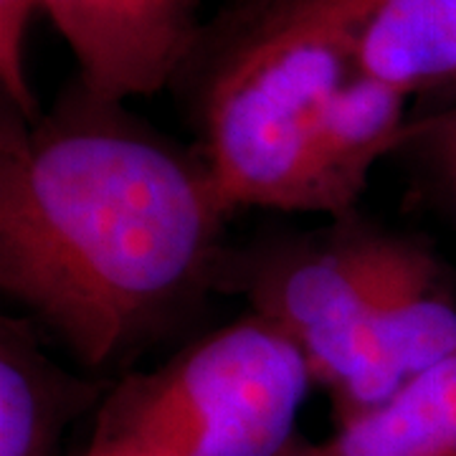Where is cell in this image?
Returning <instances> with one entry per match:
<instances>
[{
  "label": "cell",
  "mask_w": 456,
  "mask_h": 456,
  "mask_svg": "<svg viewBox=\"0 0 456 456\" xmlns=\"http://www.w3.org/2000/svg\"><path fill=\"white\" fill-rule=\"evenodd\" d=\"M231 206L200 152L74 82L0 112V287L104 370L218 287Z\"/></svg>",
  "instance_id": "cell-1"
},
{
  "label": "cell",
  "mask_w": 456,
  "mask_h": 456,
  "mask_svg": "<svg viewBox=\"0 0 456 456\" xmlns=\"http://www.w3.org/2000/svg\"><path fill=\"white\" fill-rule=\"evenodd\" d=\"M358 71L332 0H256L198 89L200 155L236 208L312 213L314 140Z\"/></svg>",
  "instance_id": "cell-2"
},
{
  "label": "cell",
  "mask_w": 456,
  "mask_h": 456,
  "mask_svg": "<svg viewBox=\"0 0 456 456\" xmlns=\"http://www.w3.org/2000/svg\"><path fill=\"white\" fill-rule=\"evenodd\" d=\"M314 375L256 312L200 335L160 368L130 373L99 406L92 454L281 456Z\"/></svg>",
  "instance_id": "cell-3"
},
{
  "label": "cell",
  "mask_w": 456,
  "mask_h": 456,
  "mask_svg": "<svg viewBox=\"0 0 456 456\" xmlns=\"http://www.w3.org/2000/svg\"><path fill=\"white\" fill-rule=\"evenodd\" d=\"M411 244L408 236L350 216L320 231L226 248L216 289L241 294L251 312L287 332L314 383L335 393Z\"/></svg>",
  "instance_id": "cell-4"
},
{
  "label": "cell",
  "mask_w": 456,
  "mask_h": 456,
  "mask_svg": "<svg viewBox=\"0 0 456 456\" xmlns=\"http://www.w3.org/2000/svg\"><path fill=\"white\" fill-rule=\"evenodd\" d=\"M71 49L77 82L119 102L165 89L200 49L198 0H44Z\"/></svg>",
  "instance_id": "cell-5"
},
{
  "label": "cell",
  "mask_w": 456,
  "mask_h": 456,
  "mask_svg": "<svg viewBox=\"0 0 456 456\" xmlns=\"http://www.w3.org/2000/svg\"><path fill=\"white\" fill-rule=\"evenodd\" d=\"M456 358V297L439 259L413 239L360 338L353 368L330 393L338 424L386 403Z\"/></svg>",
  "instance_id": "cell-6"
},
{
  "label": "cell",
  "mask_w": 456,
  "mask_h": 456,
  "mask_svg": "<svg viewBox=\"0 0 456 456\" xmlns=\"http://www.w3.org/2000/svg\"><path fill=\"white\" fill-rule=\"evenodd\" d=\"M403 89L355 71L330 102L314 140L312 213L342 221L355 216L378 160L395 155L408 127Z\"/></svg>",
  "instance_id": "cell-7"
},
{
  "label": "cell",
  "mask_w": 456,
  "mask_h": 456,
  "mask_svg": "<svg viewBox=\"0 0 456 456\" xmlns=\"http://www.w3.org/2000/svg\"><path fill=\"white\" fill-rule=\"evenodd\" d=\"M355 64L406 94L456 89V0H332Z\"/></svg>",
  "instance_id": "cell-8"
},
{
  "label": "cell",
  "mask_w": 456,
  "mask_h": 456,
  "mask_svg": "<svg viewBox=\"0 0 456 456\" xmlns=\"http://www.w3.org/2000/svg\"><path fill=\"white\" fill-rule=\"evenodd\" d=\"M102 395L44 353L33 327L0 317V456H56L66 426Z\"/></svg>",
  "instance_id": "cell-9"
},
{
  "label": "cell",
  "mask_w": 456,
  "mask_h": 456,
  "mask_svg": "<svg viewBox=\"0 0 456 456\" xmlns=\"http://www.w3.org/2000/svg\"><path fill=\"white\" fill-rule=\"evenodd\" d=\"M281 456H456V358L325 439H297Z\"/></svg>",
  "instance_id": "cell-10"
},
{
  "label": "cell",
  "mask_w": 456,
  "mask_h": 456,
  "mask_svg": "<svg viewBox=\"0 0 456 456\" xmlns=\"http://www.w3.org/2000/svg\"><path fill=\"white\" fill-rule=\"evenodd\" d=\"M456 221V104L408 122L395 150Z\"/></svg>",
  "instance_id": "cell-11"
},
{
  "label": "cell",
  "mask_w": 456,
  "mask_h": 456,
  "mask_svg": "<svg viewBox=\"0 0 456 456\" xmlns=\"http://www.w3.org/2000/svg\"><path fill=\"white\" fill-rule=\"evenodd\" d=\"M44 11V0H0V84L3 102L26 119H36L38 97L26 71V41L33 16Z\"/></svg>",
  "instance_id": "cell-12"
},
{
  "label": "cell",
  "mask_w": 456,
  "mask_h": 456,
  "mask_svg": "<svg viewBox=\"0 0 456 456\" xmlns=\"http://www.w3.org/2000/svg\"><path fill=\"white\" fill-rule=\"evenodd\" d=\"M86 456H137V454H119V452H112V454H92V452H89Z\"/></svg>",
  "instance_id": "cell-13"
}]
</instances>
